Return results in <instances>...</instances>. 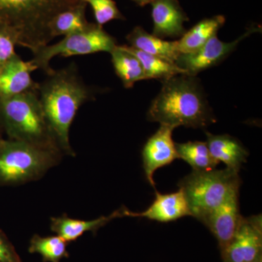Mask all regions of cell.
<instances>
[{"label":"cell","instance_id":"1","mask_svg":"<svg viewBox=\"0 0 262 262\" xmlns=\"http://www.w3.org/2000/svg\"><path fill=\"white\" fill-rule=\"evenodd\" d=\"M39 98L46 121L57 145L63 155L75 156L71 146L70 130L79 108L94 100L95 91L86 85L72 63L54 70L39 83Z\"/></svg>","mask_w":262,"mask_h":262},{"label":"cell","instance_id":"2","mask_svg":"<svg viewBox=\"0 0 262 262\" xmlns=\"http://www.w3.org/2000/svg\"><path fill=\"white\" fill-rule=\"evenodd\" d=\"M147 117L149 121L173 129L180 126L203 128L215 122L199 81L187 75L164 81Z\"/></svg>","mask_w":262,"mask_h":262},{"label":"cell","instance_id":"3","mask_svg":"<svg viewBox=\"0 0 262 262\" xmlns=\"http://www.w3.org/2000/svg\"><path fill=\"white\" fill-rule=\"evenodd\" d=\"M81 0H0V22L18 33L19 46L31 51L52 40L48 30L51 19Z\"/></svg>","mask_w":262,"mask_h":262},{"label":"cell","instance_id":"4","mask_svg":"<svg viewBox=\"0 0 262 262\" xmlns=\"http://www.w3.org/2000/svg\"><path fill=\"white\" fill-rule=\"evenodd\" d=\"M0 126L8 139L61 153L46 121L39 92L0 98Z\"/></svg>","mask_w":262,"mask_h":262},{"label":"cell","instance_id":"5","mask_svg":"<svg viewBox=\"0 0 262 262\" xmlns=\"http://www.w3.org/2000/svg\"><path fill=\"white\" fill-rule=\"evenodd\" d=\"M238 172L222 170H192L179 183L192 216L201 222L229 198L239 192L242 184Z\"/></svg>","mask_w":262,"mask_h":262},{"label":"cell","instance_id":"6","mask_svg":"<svg viewBox=\"0 0 262 262\" xmlns=\"http://www.w3.org/2000/svg\"><path fill=\"white\" fill-rule=\"evenodd\" d=\"M63 155L23 141L0 142V186L37 180L59 163Z\"/></svg>","mask_w":262,"mask_h":262},{"label":"cell","instance_id":"7","mask_svg":"<svg viewBox=\"0 0 262 262\" xmlns=\"http://www.w3.org/2000/svg\"><path fill=\"white\" fill-rule=\"evenodd\" d=\"M117 46L115 37L103 30L102 27L91 23L84 30L65 36L56 44L47 45L32 51L33 59L38 70H42L47 75L53 73L50 62L54 57H69L93 54L99 52L111 53Z\"/></svg>","mask_w":262,"mask_h":262},{"label":"cell","instance_id":"8","mask_svg":"<svg viewBox=\"0 0 262 262\" xmlns=\"http://www.w3.org/2000/svg\"><path fill=\"white\" fill-rule=\"evenodd\" d=\"M258 31V28L251 27L238 39L231 42H222L216 35L213 36L194 53L179 55L176 63L185 71L186 75L195 77L200 72L220 64L236 49L241 41Z\"/></svg>","mask_w":262,"mask_h":262},{"label":"cell","instance_id":"9","mask_svg":"<svg viewBox=\"0 0 262 262\" xmlns=\"http://www.w3.org/2000/svg\"><path fill=\"white\" fill-rule=\"evenodd\" d=\"M261 215L242 216L233 238L222 254L224 262H248L261 257Z\"/></svg>","mask_w":262,"mask_h":262},{"label":"cell","instance_id":"10","mask_svg":"<svg viewBox=\"0 0 262 262\" xmlns=\"http://www.w3.org/2000/svg\"><path fill=\"white\" fill-rule=\"evenodd\" d=\"M172 127L160 125V128L148 139L143 147V167L148 182L155 189L154 174L157 170L167 166L179 159Z\"/></svg>","mask_w":262,"mask_h":262},{"label":"cell","instance_id":"11","mask_svg":"<svg viewBox=\"0 0 262 262\" xmlns=\"http://www.w3.org/2000/svg\"><path fill=\"white\" fill-rule=\"evenodd\" d=\"M239 192L234 193L201 222L211 231L218 241L221 253L229 246L241 222Z\"/></svg>","mask_w":262,"mask_h":262},{"label":"cell","instance_id":"12","mask_svg":"<svg viewBox=\"0 0 262 262\" xmlns=\"http://www.w3.org/2000/svg\"><path fill=\"white\" fill-rule=\"evenodd\" d=\"M38 70L34 62L25 61L18 55L0 69V98H8L29 92H39V83L33 80L32 73Z\"/></svg>","mask_w":262,"mask_h":262},{"label":"cell","instance_id":"13","mask_svg":"<svg viewBox=\"0 0 262 262\" xmlns=\"http://www.w3.org/2000/svg\"><path fill=\"white\" fill-rule=\"evenodd\" d=\"M124 216L146 218L161 223L174 222L185 216H192L185 195L182 189L170 194L155 192L151 206L141 213H134L124 207Z\"/></svg>","mask_w":262,"mask_h":262},{"label":"cell","instance_id":"14","mask_svg":"<svg viewBox=\"0 0 262 262\" xmlns=\"http://www.w3.org/2000/svg\"><path fill=\"white\" fill-rule=\"evenodd\" d=\"M151 5L153 35L160 39L182 37L187 32L184 24L189 18L178 0H153Z\"/></svg>","mask_w":262,"mask_h":262},{"label":"cell","instance_id":"15","mask_svg":"<svg viewBox=\"0 0 262 262\" xmlns=\"http://www.w3.org/2000/svg\"><path fill=\"white\" fill-rule=\"evenodd\" d=\"M206 134V143L212 157L219 163H225L227 168L239 173L249 155L242 143L227 134L213 135L209 132Z\"/></svg>","mask_w":262,"mask_h":262},{"label":"cell","instance_id":"16","mask_svg":"<svg viewBox=\"0 0 262 262\" xmlns=\"http://www.w3.org/2000/svg\"><path fill=\"white\" fill-rule=\"evenodd\" d=\"M124 206L113 212L107 216L99 217L93 220H80L70 218L67 215L51 218V229L57 235L64 239L66 242L77 241L82 234L87 232H96L108 222L115 219L123 217Z\"/></svg>","mask_w":262,"mask_h":262},{"label":"cell","instance_id":"17","mask_svg":"<svg viewBox=\"0 0 262 262\" xmlns=\"http://www.w3.org/2000/svg\"><path fill=\"white\" fill-rule=\"evenodd\" d=\"M127 41L131 47L176 63L180 55L177 49V41L168 42L146 32L142 27H136L129 33Z\"/></svg>","mask_w":262,"mask_h":262},{"label":"cell","instance_id":"18","mask_svg":"<svg viewBox=\"0 0 262 262\" xmlns=\"http://www.w3.org/2000/svg\"><path fill=\"white\" fill-rule=\"evenodd\" d=\"M225 23V17L215 15L211 18L203 19L184 33L177 41V49L180 54L194 53L204 46L210 38L216 35Z\"/></svg>","mask_w":262,"mask_h":262},{"label":"cell","instance_id":"19","mask_svg":"<svg viewBox=\"0 0 262 262\" xmlns=\"http://www.w3.org/2000/svg\"><path fill=\"white\" fill-rule=\"evenodd\" d=\"M86 7L87 4L81 0L78 4L55 15L48 24V30L52 39L58 36L65 37L89 27L91 23L86 19Z\"/></svg>","mask_w":262,"mask_h":262},{"label":"cell","instance_id":"20","mask_svg":"<svg viewBox=\"0 0 262 262\" xmlns=\"http://www.w3.org/2000/svg\"><path fill=\"white\" fill-rule=\"evenodd\" d=\"M110 54L115 72L125 89H131L136 82L146 80L140 61L126 46H117Z\"/></svg>","mask_w":262,"mask_h":262},{"label":"cell","instance_id":"21","mask_svg":"<svg viewBox=\"0 0 262 262\" xmlns=\"http://www.w3.org/2000/svg\"><path fill=\"white\" fill-rule=\"evenodd\" d=\"M127 49L140 61L146 80L159 79L164 81L180 75H186V72L174 62L164 58L147 54L131 46H126Z\"/></svg>","mask_w":262,"mask_h":262},{"label":"cell","instance_id":"22","mask_svg":"<svg viewBox=\"0 0 262 262\" xmlns=\"http://www.w3.org/2000/svg\"><path fill=\"white\" fill-rule=\"evenodd\" d=\"M179 159H182L192 167L193 170H213L220 164L212 157L208 144L203 141H188L176 143Z\"/></svg>","mask_w":262,"mask_h":262},{"label":"cell","instance_id":"23","mask_svg":"<svg viewBox=\"0 0 262 262\" xmlns=\"http://www.w3.org/2000/svg\"><path fill=\"white\" fill-rule=\"evenodd\" d=\"M29 251L42 256L45 262H60L69 256L67 242L58 235L41 237L35 234L31 239Z\"/></svg>","mask_w":262,"mask_h":262},{"label":"cell","instance_id":"24","mask_svg":"<svg viewBox=\"0 0 262 262\" xmlns=\"http://www.w3.org/2000/svg\"><path fill=\"white\" fill-rule=\"evenodd\" d=\"M91 5L96 24L103 27L113 20H125V18L117 8L114 0H82Z\"/></svg>","mask_w":262,"mask_h":262},{"label":"cell","instance_id":"25","mask_svg":"<svg viewBox=\"0 0 262 262\" xmlns=\"http://www.w3.org/2000/svg\"><path fill=\"white\" fill-rule=\"evenodd\" d=\"M19 42L20 37L16 31L0 22V69L16 54L15 48Z\"/></svg>","mask_w":262,"mask_h":262},{"label":"cell","instance_id":"26","mask_svg":"<svg viewBox=\"0 0 262 262\" xmlns=\"http://www.w3.org/2000/svg\"><path fill=\"white\" fill-rule=\"evenodd\" d=\"M0 262H21L13 245L0 230Z\"/></svg>","mask_w":262,"mask_h":262},{"label":"cell","instance_id":"27","mask_svg":"<svg viewBox=\"0 0 262 262\" xmlns=\"http://www.w3.org/2000/svg\"><path fill=\"white\" fill-rule=\"evenodd\" d=\"M132 1H134V3L139 5V6L143 7L148 4H151L153 0H132Z\"/></svg>","mask_w":262,"mask_h":262},{"label":"cell","instance_id":"28","mask_svg":"<svg viewBox=\"0 0 262 262\" xmlns=\"http://www.w3.org/2000/svg\"><path fill=\"white\" fill-rule=\"evenodd\" d=\"M3 134H4V133H3V129H2L1 126H0V142L4 139L3 137Z\"/></svg>","mask_w":262,"mask_h":262},{"label":"cell","instance_id":"29","mask_svg":"<svg viewBox=\"0 0 262 262\" xmlns=\"http://www.w3.org/2000/svg\"><path fill=\"white\" fill-rule=\"evenodd\" d=\"M248 262H262V257L258 258L257 259L254 260V261Z\"/></svg>","mask_w":262,"mask_h":262}]
</instances>
